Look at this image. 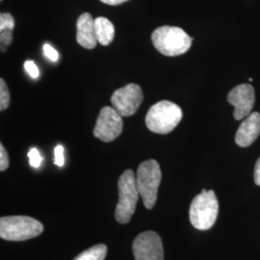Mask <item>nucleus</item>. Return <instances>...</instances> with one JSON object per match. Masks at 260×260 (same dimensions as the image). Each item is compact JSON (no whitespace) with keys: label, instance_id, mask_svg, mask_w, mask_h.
<instances>
[{"label":"nucleus","instance_id":"2","mask_svg":"<svg viewBox=\"0 0 260 260\" xmlns=\"http://www.w3.org/2000/svg\"><path fill=\"white\" fill-rule=\"evenodd\" d=\"M182 110L176 103L162 101L150 107L146 116V125L158 134H168L177 127L182 119Z\"/></svg>","mask_w":260,"mask_h":260},{"label":"nucleus","instance_id":"22","mask_svg":"<svg viewBox=\"0 0 260 260\" xmlns=\"http://www.w3.org/2000/svg\"><path fill=\"white\" fill-rule=\"evenodd\" d=\"M44 53L45 55L47 56V58L53 62L57 61L59 59V54L58 52L56 51L55 49L53 47H51L50 45L46 44L44 46Z\"/></svg>","mask_w":260,"mask_h":260},{"label":"nucleus","instance_id":"7","mask_svg":"<svg viewBox=\"0 0 260 260\" xmlns=\"http://www.w3.org/2000/svg\"><path fill=\"white\" fill-rule=\"evenodd\" d=\"M143 91L137 84H127L112 94L111 103L121 117H129L138 111L143 103Z\"/></svg>","mask_w":260,"mask_h":260},{"label":"nucleus","instance_id":"6","mask_svg":"<svg viewBox=\"0 0 260 260\" xmlns=\"http://www.w3.org/2000/svg\"><path fill=\"white\" fill-rule=\"evenodd\" d=\"M119 202L115 211V218L120 223H127L135 212L139 199V191L136 184V177L131 170L121 174L118 182Z\"/></svg>","mask_w":260,"mask_h":260},{"label":"nucleus","instance_id":"3","mask_svg":"<svg viewBox=\"0 0 260 260\" xmlns=\"http://www.w3.org/2000/svg\"><path fill=\"white\" fill-rule=\"evenodd\" d=\"M218 213L219 203L213 190L203 189L200 195L196 196L190 206V222L197 230L207 231L213 226Z\"/></svg>","mask_w":260,"mask_h":260},{"label":"nucleus","instance_id":"4","mask_svg":"<svg viewBox=\"0 0 260 260\" xmlns=\"http://www.w3.org/2000/svg\"><path fill=\"white\" fill-rule=\"evenodd\" d=\"M44 225L28 216H7L0 219V236L8 241H24L37 237Z\"/></svg>","mask_w":260,"mask_h":260},{"label":"nucleus","instance_id":"1","mask_svg":"<svg viewBox=\"0 0 260 260\" xmlns=\"http://www.w3.org/2000/svg\"><path fill=\"white\" fill-rule=\"evenodd\" d=\"M193 40L183 29L176 26L158 27L151 35L154 47L169 57L184 54L191 47Z\"/></svg>","mask_w":260,"mask_h":260},{"label":"nucleus","instance_id":"5","mask_svg":"<svg viewBox=\"0 0 260 260\" xmlns=\"http://www.w3.org/2000/svg\"><path fill=\"white\" fill-rule=\"evenodd\" d=\"M161 177L160 166L153 159L143 162L137 170L136 184L144 205L148 209H152L155 205Z\"/></svg>","mask_w":260,"mask_h":260},{"label":"nucleus","instance_id":"17","mask_svg":"<svg viewBox=\"0 0 260 260\" xmlns=\"http://www.w3.org/2000/svg\"><path fill=\"white\" fill-rule=\"evenodd\" d=\"M0 45H1V51L5 52L7 50V47L10 46L13 42V30H3L0 31Z\"/></svg>","mask_w":260,"mask_h":260},{"label":"nucleus","instance_id":"18","mask_svg":"<svg viewBox=\"0 0 260 260\" xmlns=\"http://www.w3.org/2000/svg\"><path fill=\"white\" fill-rule=\"evenodd\" d=\"M28 158H29V163L31 165V167L37 168L41 166L42 164V161H43V158L41 156L40 152L37 149H31L28 152Z\"/></svg>","mask_w":260,"mask_h":260},{"label":"nucleus","instance_id":"21","mask_svg":"<svg viewBox=\"0 0 260 260\" xmlns=\"http://www.w3.org/2000/svg\"><path fill=\"white\" fill-rule=\"evenodd\" d=\"M24 68H25L26 72H27L29 75H30L32 78L36 79V78L39 77V75H40L39 69H38L37 66H36V64H35L33 61H31V60L26 61V62L24 63Z\"/></svg>","mask_w":260,"mask_h":260},{"label":"nucleus","instance_id":"16","mask_svg":"<svg viewBox=\"0 0 260 260\" xmlns=\"http://www.w3.org/2000/svg\"><path fill=\"white\" fill-rule=\"evenodd\" d=\"M15 27V20L9 13H2L0 15V31L13 30Z\"/></svg>","mask_w":260,"mask_h":260},{"label":"nucleus","instance_id":"24","mask_svg":"<svg viewBox=\"0 0 260 260\" xmlns=\"http://www.w3.org/2000/svg\"><path fill=\"white\" fill-rule=\"evenodd\" d=\"M101 1L103 2L104 4L115 6V5H120V4H122L123 2H126V1H128V0H101Z\"/></svg>","mask_w":260,"mask_h":260},{"label":"nucleus","instance_id":"13","mask_svg":"<svg viewBox=\"0 0 260 260\" xmlns=\"http://www.w3.org/2000/svg\"><path fill=\"white\" fill-rule=\"evenodd\" d=\"M94 28L99 44L102 46H109L115 36V28L111 21L103 17L96 18L94 19Z\"/></svg>","mask_w":260,"mask_h":260},{"label":"nucleus","instance_id":"19","mask_svg":"<svg viewBox=\"0 0 260 260\" xmlns=\"http://www.w3.org/2000/svg\"><path fill=\"white\" fill-rule=\"evenodd\" d=\"M54 163L58 167H63L65 164L64 148L61 145H58L54 150Z\"/></svg>","mask_w":260,"mask_h":260},{"label":"nucleus","instance_id":"8","mask_svg":"<svg viewBox=\"0 0 260 260\" xmlns=\"http://www.w3.org/2000/svg\"><path fill=\"white\" fill-rule=\"evenodd\" d=\"M121 116L115 108L105 106L100 112L93 129V136L108 143L117 139L122 132Z\"/></svg>","mask_w":260,"mask_h":260},{"label":"nucleus","instance_id":"12","mask_svg":"<svg viewBox=\"0 0 260 260\" xmlns=\"http://www.w3.org/2000/svg\"><path fill=\"white\" fill-rule=\"evenodd\" d=\"M76 41L79 46L93 49L99 44L95 28H94V19L89 13L82 14L76 22Z\"/></svg>","mask_w":260,"mask_h":260},{"label":"nucleus","instance_id":"20","mask_svg":"<svg viewBox=\"0 0 260 260\" xmlns=\"http://www.w3.org/2000/svg\"><path fill=\"white\" fill-rule=\"evenodd\" d=\"M8 166H9L8 153L6 149H4L3 145H0V171L1 172L5 171Z\"/></svg>","mask_w":260,"mask_h":260},{"label":"nucleus","instance_id":"15","mask_svg":"<svg viewBox=\"0 0 260 260\" xmlns=\"http://www.w3.org/2000/svg\"><path fill=\"white\" fill-rule=\"evenodd\" d=\"M10 93L6 82L0 79V110L3 111L8 108L10 104Z\"/></svg>","mask_w":260,"mask_h":260},{"label":"nucleus","instance_id":"11","mask_svg":"<svg viewBox=\"0 0 260 260\" xmlns=\"http://www.w3.org/2000/svg\"><path fill=\"white\" fill-rule=\"evenodd\" d=\"M260 134V114L253 112L242 121L235 135L236 144L246 148L251 146Z\"/></svg>","mask_w":260,"mask_h":260},{"label":"nucleus","instance_id":"23","mask_svg":"<svg viewBox=\"0 0 260 260\" xmlns=\"http://www.w3.org/2000/svg\"><path fill=\"white\" fill-rule=\"evenodd\" d=\"M254 182L256 185L260 186V157L257 159L254 167Z\"/></svg>","mask_w":260,"mask_h":260},{"label":"nucleus","instance_id":"10","mask_svg":"<svg viewBox=\"0 0 260 260\" xmlns=\"http://www.w3.org/2000/svg\"><path fill=\"white\" fill-rule=\"evenodd\" d=\"M228 102L234 107L233 116L235 120H242L248 117L255 102L253 87L250 84L236 86L229 93Z\"/></svg>","mask_w":260,"mask_h":260},{"label":"nucleus","instance_id":"9","mask_svg":"<svg viewBox=\"0 0 260 260\" xmlns=\"http://www.w3.org/2000/svg\"><path fill=\"white\" fill-rule=\"evenodd\" d=\"M132 248L136 260H164L161 238L154 232L139 234L133 242Z\"/></svg>","mask_w":260,"mask_h":260},{"label":"nucleus","instance_id":"14","mask_svg":"<svg viewBox=\"0 0 260 260\" xmlns=\"http://www.w3.org/2000/svg\"><path fill=\"white\" fill-rule=\"evenodd\" d=\"M106 253H107L106 246L103 244H99L81 252L74 260H104Z\"/></svg>","mask_w":260,"mask_h":260}]
</instances>
